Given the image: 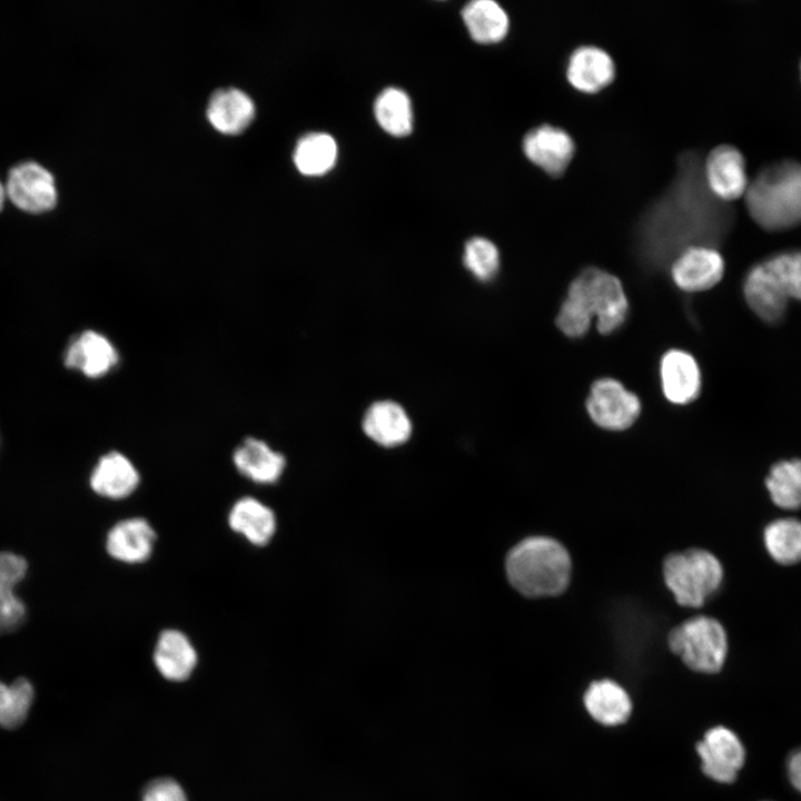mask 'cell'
Returning a JSON list of instances; mask_svg holds the SVG:
<instances>
[{"label": "cell", "mask_w": 801, "mask_h": 801, "mask_svg": "<svg viewBox=\"0 0 801 801\" xmlns=\"http://www.w3.org/2000/svg\"><path fill=\"white\" fill-rule=\"evenodd\" d=\"M154 662L166 679L184 681L197 664V652L185 633L167 629L157 639Z\"/></svg>", "instance_id": "22"}, {"label": "cell", "mask_w": 801, "mask_h": 801, "mask_svg": "<svg viewBox=\"0 0 801 801\" xmlns=\"http://www.w3.org/2000/svg\"><path fill=\"white\" fill-rule=\"evenodd\" d=\"M801 67V66H800Z\"/></svg>", "instance_id": "37"}, {"label": "cell", "mask_w": 801, "mask_h": 801, "mask_svg": "<svg viewBox=\"0 0 801 801\" xmlns=\"http://www.w3.org/2000/svg\"><path fill=\"white\" fill-rule=\"evenodd\" d=\"M660 376L663 394L673 404H689L701 392L699 365L691 354L682 349H670L662 356Z\"/></svg>", "instance_id": "15"}, {"label": "cell", "mask_w": 801, "mask_h": 801, "mask_svg": "<svg viewBox=\"0 0 801 801\" xmlns=\"http://www.w3.org/2000/svg\"><path fill=\"white\" fill-rule=\"evenodd\" d=\"M463 263L478 280L488 281L498 273L500 251L493 241L474 237L465 244Z\"/></svg>", "instance_id": "32"}, {"label": "cell", "mask_w": 801, "mask_h": 801, "mask_svg": "<svg viewBox=\"0 0 801 801\" xmlns=\"http://www.w3.org/2000/svg\"><path fill=\"white\" fill-rule=\"evenodd\" d=\"M696 752L704 774L721 783L734 781L745 759L744 746L739 736L721 725L706 731L696 744Z\"/></svg>", "instance_id": "11"}, {"label": "cell", "mask_w": 801, "mask_h": 801, "mask_svg": "<svg viewBox=\"0 0 801 801\" xmlns=\"http://www.w3.org/2000/svg\"><path fill=\"white\" fill-rule=\"evenodd\" d=\"M506 574L513 587L525 596H553L568 585L571 558L557 541L532 536L508 552Z\"/></svg>", "instance_id": "4"}, {"label": "cell", "mask_w": 801, "mask_h": 801, "mask_svg": "<svg viewBox=\"0 0 801 801\" xmlns=\"http://www.w3.org/2000/svg\"><path fill=\"white\" fill-rule=\"evenodd\" d=\"M36 691L27 678L11 683L0 680V729L19 728L28 719L34 703Z\"/></svg>", "instance_id": "31"}, {"label": "cell", "mask_w": 801, "mask_h": 801, "mask_svg": "<svg viewBox=\"0 0 801 801\" xmlns=\"http://www.w3.org/2000/svg\"><path fill=\"white\" fill-rule=\"evenodd\" d=\"M703 175L710 191L728 204L744 197L750 182L745 159L731 145H719L703 158Z\"/></svg>", "instance_id": "10"}, {"label": "cell", "mask_w": 801, "mask_h": 801, "mask_svg": "<svg viewBox=\"0 0 801 801\" xmlns=\"http://www.w3.org/2000/svg\"><path fill=\"white\" fill-rule=\"evenodd\" d=\"M592 421L610 431H623L633 425L641 413L639 397L613 378H601L592 385L586 399Z\"/></svg>", "instance_id": "8"}, {"label": "cell", "mask_w": 801, "mask_h": 801, "mask_svg": "<svg viewBox=\"0 0 801 801\" xmlns=\"http://www.w3.org/2000/svg\"><path fill=\"white\" fill-rule=\"evenodd\" d=\"M583 701L589 714L603 725L622 724L632 711V702L626 691L611 680L592 682Z\"/></svg>", "instance_id": "25"}, {"label": "cell", "mask_w": 801, "mask_h": 801, "mask_svg": "<svg viewBox=\"0 0 801 801\" xmlns=\"http://www.w3.org/2000/svg\"><path fill=\"white\" fill-rule=\"evenodd\" d=\"M119 354L103 334L87 329L76 335L63 353L67 368L97 379L109 374L118 364Z\"/></svg>", "instance_id": "13"}, {"label": "cell", "mask_w": 801, "mask_h": 801, "mask_svg": "<svg viewBox=\"0 0 801 801\" xmlns=\"http://www.w3.org/2000/svg\"><path fill=\"white\" fill-rule=\"evenodd\" d=\"M732 224L731 206L705 184L701 154L682 151L669 186L640 217L636 254L649 269H661L689 247L718 248Z\"/></svg>", "instance_id": "1"}, {"label": "cell", "mask_w": 801, "mask_h": 801, "mask_svg": "<svg viewBox=\"0 0 801 801\" xmlns=\"http://www.w3.org/2000/svg\"><path fill=\"white\" fill-rule=\"evenodd\" d=\"M141 801H188L182 788L174 780L157 779L148 784Z\"/></svg>", "instance_id": "34"}, {"label": "cell", "mask_w": 801, "mask_h": 801, "mask_svg": "<svg viewBox=\"0 0 801 801\" xmlns=\"http://www.w3.org/2000/svg\"><path fill=\"white\" fill-rule=\"evenodd\" d=\"M365 434L375 443L393 447L405 443L412 433V423L406 411L396 402L373 403L363 418Z\"/></svg>", "instance_id": "20"}, {"label": "cell", "mask_w": 801, "mask_h": 801, "mask_svg": "<svg viewBox=\"0 0 801 801\" xmlns=\"http://www.w3.org/2000/svg\"><path fill=\"white\" fill-rule=\"evenodd\" d=\"M765 486L775 506L787 511L800 510L801 458L774 463L765 477Z\"/></svg>", "instance_id": "28"}, {"label": "cell", "mask_w": 801, "mask_h": 801, "mask_svg": "<svg viewBox=\"0 0 801 801\" xmlns=\"http://www.w3.org/2000/svg\"><path fill=\"white\" fill-rule=\"evenodd\" d=\"M255 106L243 91L229 88L216 91L208 103L207 117L218 131L235 135L243 131L253 120Z\"/></svg>", "instance_id": "24"}, {"label": "cell", "mask_w": 801, "mask_h": 801, "mask_svg": "<svg viewBox=\"0 0 801 801\" xmlns=\"http://www.w3.org/2000/svg\"><path fill=\"white\" fill-rule=\"evenodd\" d=\"M525 157L550 177H561L575 154L572 136L561 127L538 125L528 130L522 142Z\"/></svg>", "instance_id": "9"}, {"label": "cell", "mask_w": 801, "mask_h": 801, "mask_svg": "<svg viewBox=\"0 0 801 801\" xmlns=\"http://www.w3.org/2000/svg\"><path fill=\"white\" fill-rule=\"evenodd\" d=\"M229 527L255 546L267 545L276 532V516L270 507L255 497L236 501L228 514Z\"/></svg>", "instance_id": "23"}, {"label": "cell", "mask_w": 801, "mask_h": 801, "mask_svg": "<svg viewBox=\"0 0 801 801\" xmlns=\"http://www.w3.org/2000/svg\"><path fill=\"white\" fill-rule=\"evenodd\" d=\"M743 294L749 307L763 322L777 324L783 319L789 298L763 261L746 274Z\"/></svg>", "instance_id": "17"}, {"label": "cell", "mask_w": 801, "mask_h": 801, "mask_svg": "<svg viewBox=\"0 0 801 801\" xmlns=\"http://www.w3.org/2000/svg\"><path fill=\"white\" fill-rule=\"evenodd\" d=\"M674 284L686 293L714 287L724 273V260L718 248L692 246L681 251L670 264Z\"/></svg>", "instance_id": "12"}, {"label": "cell", "mask_w": 801, "mask_h": 801, "mask_svg": "<svg viewBox=\"0 0 801 801\" xmlns=\"http://www.w3.org/2000/svg\"><path fill=\"white\" fill-rule=\"evenodd\" d=\"M337 152V144L330 135L313 132L297 142L294 162L303 175L320 176L334 167Z\"/></svg>", "instance_id": "29"}, {"label": "cell", "mask_w": 801, "mask_h": 801, "mask_svg": "<svg viewBox=\"0 0 801 801\" xmlns=\"http://www.w3.org/2000/svg\"><path fill=\"white\" fill-rule=\"evenodd\" d=\"M374 112L379 126L389 135L403 137L412 131L411 99L398 88H386L375 100Z\"/></svg>", "instance_id": "30"}, {"label": "cell", "mask_w": 801, "mask_h": 801, "mask_svg": "<svg viewBox=\"0 0 801 801\" xmlns=\"http://www.w3.org/2000/svg\"><path fill=\"white\" fill-rule=\"evenodd\" d=\"M616 68L613 58L604 49L584 44L575 48L566 62L568 83L583 93H596L611 85Z\"/></svg>", "instance_id": "14"}, {"label": "cell", "mask_w": 801, "mask_h": 801, "mask_svg": "<svg viewBox=\"0 0 801 801\" xmlns=\"http://www.w3.org/2000/svg\"><path fill=\"white\" fill-rule=\"evenodd\" d=\"M763 543L777 563L794 565L801 562V521L795 517L773 520L764 527Z\"/></svg>", "instance_id": "27"}, {"label": "cell", "mask_w": 801, "mask_h": 801, "mask_svg": "<svg viewBox=\"0 0 801 801\" xmlns=\"http://www.w3.org/2000/svg\"><path fill=\"white\" fill-rule=\"evenodd\" d=\"M6 199H7V192H6L4 181L0 180V210L3 207Z\"/></svg>", "instance_id": "36"}, {"label": "cell", "mask_w": 801, "mask_h": 801, "mask_svg": "<svg viewBox=\"0 0 801 801\" xmlns=\"http://www.w3.org/2000/svg\"><path fill=\"white\" fill-rule=\"evenodd\" d=\"M787 771L791 784L801 792V749L789 756Z\"/></svg>", "instance_id": "35"}, {"label": "cell", "mask_w": 801, "mask_h": 801, "mask_svg": "<svg viewBox=\"0 0 801 801\" xmlns=\"http://www.w3.org/2000/svg\"><path fill=\"white\" fill-rule=\"evenodd\" d=\"M157 534L142 517L117 522L107 533L106 550L116 561L126 564L144 563L152 554Z\"/></svg>", "instance_id": "16"}, {"label": "cell", "mask_w": 801, "mask_h": 801, "mask_svg": "<svg viewBox=\"0 0 801 801\" xmlns=\"http://www.w3.org/2000/svg\"><path fill=\"white\" fill-rule=\"evenodd\" d=\"M7 198L19 209L41 214L51 210L58 200L52 172L36 160L14 164L4 181Z\"/></svg>", "instance_id": "7"}, {"label": "cell", "mask_w": 801, "mask_h": 801, "mask_svg": "<svg viewBox=\"0 0 801 801\" xmlns=\"http://www.w3.org/2000/svg\"><path fill=\"white\" fill-rule=\"evenodd\" d=\"M27 561L12 552H0V634L14 631L27 614L14 587L26 576Z\"/></svg>", "instance_id": "21"}, {"label": "cell", "mask_w": 801, "mask_h": 801, "mask_svg": "<svg viewBox=\"0 0 801 801\" xmlns=\"http://www.w3.org/2000/svg\"><path fill=\"white\" fill-rule=\"evenodd\" d=\"M746 209L763 229L778 231L801 224V164L773 162L750 180L744 195Z\"/></svg>", "instance_id": "3"}, {"label": "cell", "mask_w": 801, "mask_h": 801, "mask_svg": "<svg viewBox=\"0 0 801 801\" xmlns=\"http://www.w3.org/2000/svg\"><path fill=\"white\" fill-rule=\"evenodd\" d=\"M788 298L801 300V250L775 254L763 260Z\"/></svg>", "instance_id": "33"}, {"label": "cell", "mask_w": 801, "mask_h": 801, "mask_svg": "<svg viewBox=\"0 0 801 801\" xmlns=\"http://www.w3.org/2000/svg\"><path fill=\"white\" fill-rule=\"evenodd\" d=\"M663 575L679 604L699 607L720 587L723 568L712 553L693 548L668 556Z\"/></svg>", "instance_id": "5"}, {"label": "cell", "mask_w": 801, "mask_h": 801, "mask_svg": "<svg viewBox=\"0 0 801 801\" xmlns=\"http://www.w3.org/2000/svg\"><path fill=\"white\" fill-rule=\"evenodd\" d=\"M471 37L478 43H497L508 33L510 18L493 0H474L462 10Z\"/></svg>", "instance_id": "26"}, {"label": "cell", "mask_w": 801, "mask_h": 801, "mask_svg": "<svg viewBox=\"0 0 801 801\" xmlns=\"http://www.w3.org/2000/svg\"><path fill=\"white\" fill-rule=\"evenodd\" d=\"M89 483L97 495L117 501L130 496L137 490L140 475L126 455L112 451L98 459Z\"/></svg>", "instance_id": "18"}, {"label": "cell", "mask_w": 801, "mask_h": 801, "mask_svg": "<svg viewBox=\"0 0 801 801\" xmlns=\"http://www.w3.org/2000/svg\"><path fill=\"white\" fill-rule=\"evenodd\" d=\"M233 462L236 469L246 478L257 484H273L281 476L286 459L274 451L266 442L245 438L234 451Z\"/></svg>", "instance_id": "19"}, {"label": "cell", "mask_w": 801, "mask_h": 801, "mask_svg": "<svg viewBox=\"0 0 801 801\" xmlns=\"http://www.w3.org/2000/svg\"><path fill=\"white\" fill-rule=\"evenodd\" d=\"M627 313L629 301L620 279L590 267L570 284L556 325L567 337L578 338L589 332L595 317L599 332L607 335L623 325Z\"/></svg>", "instance_id": "2"}, {"label": "cell", "mask_w": 801, "mask_h": 801, "mask_svg": "<svg viewBox=\"0 0 801 801\" xmlns=\"http://www.w3.org/2000/svg\"><path fill=\"white\" fill-rule=\"evenodd\" d=\"M669 645L691 670L715 673L726 659L728 636L719 621L699 615L674 627Z\"/></svg>", "instance_id": "6"}]
</instances>
